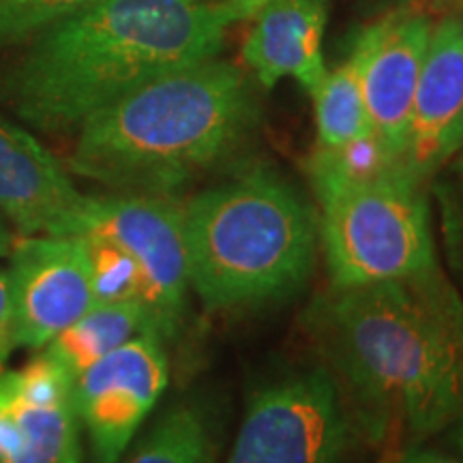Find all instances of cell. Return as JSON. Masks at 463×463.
<instances>
[{
    "instance_id": "7a4b0ae2",
    "label": "cell",
    "mask_w": 463,
    "mask_h": 463,
    "mask_svg": "<svg viewBox=\"0 0 463 463\" xmlns=\"http://www.w3.org/2000/svg\"><path fill=\"white\" fill-rule=\"evenodd\" d=\"M322 328L345 375L414 436H430L463 410V303L430 273L333 288Z\"/></svg>"
},
{
    "instance_id": "6da1fadb",
    "label": "cell",
    "mask_w": 463,
    "mask_h": 463,
    "mask_svg": "<svg viewBox=\"0 0 463 463\" xmlns=\"http://www.w3.org/2000/svg\"><path fill=\"white\" fill-rule=\"evenodd\" d=\"M225 28L213 0H95L39 34L11 97L39 129H78L150 80L215 58Z\"/></svg>"
},
{
    "instance_id": "5b68a950",
    "label": "cell",
    "mask_w": 463,
    "mask_h": 463,
    "mask_svg": "<svg viewBox=\"0 0 463 463\" xmlns=\"http://www.w3.org/2000/svg\"><path fill=\"white\" fill-rule=\"evenodd\" d=\"M333 288L405 279L438 269L430 211L405 174L373 183L311 181Z\"/></svg>"
},
{
    "instance_id": "cb8c5ba5",
    "label": "cell",
    "mask_w": 463,
    "mask_h": 463,
    "mask_svg": "<svg viewBox=\"0 0 463 463\" xmlns=\"http://www.w3.org/2000/svg\"><path fill=\"white\" fill-rule=\"evenodd\" d=\"M453 444L457 447V450L463 455V410H461V414L453 420Z\"/></svg>"
},
{
    "instance_id": "2e32d148",
    "label": "cell",
    "mask_w": 463,
    "mask_h": 463,
    "mask_svg": "<svg viewBox=\"0 0 463 463\" xmlns=\"http://www.w3.org/2000/svg\"><path fill=\"white\" fill-rule=\"evenodd\" d=\"M311 97L316 101L317 146H344L373 133L356 62L352 58L333 71H326Z\"/></svg>"
},
{
    "instance_id": "8992f818",
    "label": "cell",
    "mask_w": 463,
    "mask_h": 463,
    "mask_svg": "<svg viewBox=\"0 0 463 463\" xmlns=\"http://www.w3.org/2000/svg\"><path fill=\"white\" fill-rule=\"evenodd\" d=\"M345 447L337 386L316 369L253 395L228 463H341Z\"/></svg>"
},
{
    "instance_id": "9c48e42d",
    "label": "cell",
    "mask_w": 463,
    "mask_h": 463,
    "mask_svg": "<svg viewBox=\"0 0 463 463\" xmlns=\"http://www.w3.org/2000/svg\"><path fill=\"white\" fill-rule=\"evenodd\" d=\"M14 344L43 350L95 305L82 236H22L9 253Z\"/></svg>"
},
{
    "instance_id": "277c9868",
    "label": "cell",
    "mask_w": 463,
    "mask_h": 463,
    "mask_svg": "<svg viewBox=\"0 0 463 463\" xmlns=\"http://www.w3.org/2000/svg\"><path fill=\"white\" fill-rule=\"evenodd\" d=\"M183 215L189 286L206 309L264 303L309 275L314 217L269 174L204 191L183 206Z\"/></svg>"
},
{
    "instance_id": "7c38bea8",
    "label": "cell",
    "mask_w": 463,
    "mask_h": 463,
    "mask_svg": "<svg viewBox=\"0 0 463 463\" xmlns=\"http://www.w3.org/2000/svg\"><path fill=\"white\" fill-rule=\"evenodd\" d=\"M89 195L31 131L0 116V213L24 236H78Z\"/></svg>"
},
{
    "instance_id": "603a6c76",
    "label": "cell",
    "mask_w": 463,
    "mask_h": 463,
    "mask_svg": "<svg viewBox=\"0 0 463 463\" xmlns=\"http://www.w3.org/2000/svg\"><path fill=\"white\" fill-rule=\"evenodd\" d=\"M14 234H11L9 228H5V223L0 222V258H9L11 249H14Z\"/></svg>"
},
{
    "instance_id": "8fae6325",
    "label": "cell",
    "mask_w": 463,
    "mask_h": 463,
    "mask_svg": "<svg viewBox=\"0 0 463 463\" xmlns=\"http://www.w3.org/2000/svg\"><path fill=\"white\" fill-rule=\"evenodd\" d=\"M431 31L430 17L402 11L364 28L350 54L373 133L399 161Z\"/></svg>"
},
{
    "instance_id": "44dd1931",
    "label": "cell",
    "mask_w": 463,
    "mask_h": 463,
    "mask_svg": "<svg viewBox=\"0 0 463 463\" xmlns=\"http://www.w3.org/2000/svg\"><path fill=\"white\" fill-rule=\"evenodd\" d=\"M266 3L269 0H219V11H222L225 24L232 26L236 22L256 17Z\"/></svg>"
},
{
    "instance_id": "30bf717a",
    "label": "cell",
    "mask_w": 463,
    "mask_h": 463,
    "mask_svg": "<svg viewBox=\"0 0 463 463\" xmlns=\"http://www.w3.org/2000/svg\"><path fill=\"white\" fill-rule=\"evenodd\" d=\"M73 380L39 354L0 372V463H82Z\"/></svg>"
},
{
    "instance_id": "ffe728a7",
    "label": "cell",
    "mask_w": 463,
    "mask_h": 463,
    "mask_svg": "<svg viewBox=\"0 0 463 463\" xmlns=\"http://www.w3.org/2000/svg\"><path fill=\"white\" fill-rule=\"evenodd\" d=\"M14 320H11V294L7 269H0V372L14 350Z\"/></svg>"
},
{
    "instance_id": "4fadbf2b",
    "label": "cell",
    "mask_w": 463,
    "mask_h": 463,
    "mask_svg": "<svg viewBox=\"0 0 463 463\" xmlns=\"http://www.w3.org/2000/svg\"><path fill=\"white\" fill-rule=\"evenodd\" d=\"M463 148V20L433 26L402 153L414 183L430 178Z\"/></svg>"
},
{
    "instance_id": "e0dca14e",
    "label": "cell",
    "mask_w": 463,
    "mask_h": 463,
    "mask_svg": "<svg viewBox=\"0 0 463 463\" xmlns=\"http://www.w3.org/2000/svg\"><path fill=\"white\" fill-rule=\"evenodd\" d=\"M217 439L206 416L178 405L150 430L125 463H215Z\"/></svg>"
},
{
    "instance_id": "7402d4cb",
    "label": "cell",
    "mask_w": 463,
    "mask_h": 463,
    "mask_svg": "<svg viewBox=\"0 0 463 463\" xmlns=\"http://www.w3.org/2000/svg\"><path fill=\"white\" fill-rule=\"evenodd\" d=\"M392 463H461V461H457L453 457H447L442 453H436V450L410 449V450H403V453L399 455Z\"/></svg>"
},
{
    "instance_id": "9a60e30c",
    "label": "cell",
    "mask_w": 463,
    "mask_h": 463,
    "mask_svg": "<svg viewBox=\"0 0 463 463\" xmlns=\"http://www.w3.org/2000/svg\"><path fill=\"white\" fill-rule=\"evenodd\" d=\"M144 333L159 335V328L153 314L142 303L92 305L42 352L75 382L97 361Z\"/></svg>"
},
{
    "instance_id": "52a82bcc",
    "label": "cell",
    "mask_w": 463,
    "mask_h": 463,
    "mask_svg": "<svg viewBox=\"0 0 463 463\" xmlns=\"http://www.w3.org/2000/svg\"><path fill=\"white\" fill-rule=\"evenodd\" d=\"M101 236L140 266L148 289V309L161 337L181 320L189 288L183 206L164 195H106L89 198L78 236Z\"/></svg>"
},
{
    "instance_id": "5bb4252c",
    "label": "cell",
    "mask_w": 463,
    "mask_h": 463,
    "mask_svg": "<svg viewBox=\"0 0 463 463\" xmlns=\"http://www.w3.org/2000/svg\"><path fill=\"white\" fill-rule=\"evenodd\" d=\"M328 22L326 0H269L242 45V58L264 89L294 78L314 92L326 75L322 39Z\"/></svg>"
},
{
    "instance_id": "3957f363",
    "label": "cell",
    "mask_w": 463,
    "mask_h": 463,
    "mask_svg": "<svg viewBox=\"0 0 463 463\" xmlns=\"http://www.w3.org/2000/svg\"><path fill=\"white\" fill-rule=\"evenodd\" d=\"M256 114L241 69L211 58L92 112L78 127L69 165L125 194L165 195L228 157Z\"/></svg>"
},
{
    "instance_id": "ac0fdd59",
    "label": "cell",
    "mask_w": 463,
    "mask_h": 463,
    "mask_svg": "<svg viewBox=\"0 0 463 463\" xmlns=\"http://www.w3.org/2000/svg\"><path fill=\"white\" fill-rule=\"evenodd\" d=\"M82 241L90 262L95 305L142 303L148 309L146 281L129 253L101 236L86 234Z\"/></svg>"
},
{
    "instance_id": "d6986e66",
    "label": "cell",
    "mask_w": 463,
    "mask_h": 463,
    "mask_svg": "<svg viewBox=\"0 0 463 463\" xmlns=\"http://www.w3.org/2000/svg\"><path fill=\"white\" fill-rule=\"evenodd\" d=\"M95 0H0V43L42 34Z\"/></svg>"
},
{
    "instance_id": "ba28073f",
    "label": "cell",
    "mask_w": 463,
    "mask_h": 463,
    "mask_svg": "<svg viewBox=\"0 0 463 463\" xmlns=\"http://www.w3.org/2000/svg\"><path fill=\"white\" fill-rule=\"evenodd\" d=\"M167 386L164 339L137 335L73 382V403L89 433L90 463H118Z\"/></svg>"
}]
</instances>
